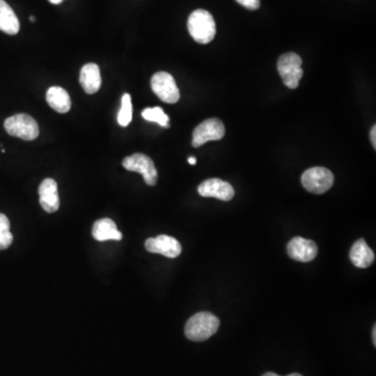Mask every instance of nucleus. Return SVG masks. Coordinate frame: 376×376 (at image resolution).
Returning <instances> with one entry per match:
<instances>
[{"mask_svg": "<svg viewBox=\"0 0 376 376\" xmlns=\"http://www.w3.org/2000/svg\"><path fill=\"white\" fill-rule=\"evenodd\" d=\"M220 320L208 311L195 313L186 325V338L193 342H203L216 334Z\"/></svg>", "mask_w": 376, "mask_h": 376, "instance_id": "obj_1", "label": "nucleus"}, {"mask_svg": "<svg viewBox=\"0 0 376 376\" xmlns=\"http://www.w3.org/2000/svg\"><path fill=\"white\" fill-rule=\"evenodd\" d=\"M188 29L193 40L200 44H208L216 37V22L208 11L197 10L191 13Z\"/></svg>", "mask_w": 376, "mask_h": 376, "instance_id": "obj_2", "label": "nucleus"}, {"mask_svg": "<svg viewBox=\"0 0 376 376\" xmlns=\"http://www.w3.org/2000/svg\"><path fill=\"white\" fill-rule=\"evenodd\" d=\"M4 129L11 136L18 137L23 141H35L39 136L37 122L29 114H16L6 118Z\"/></svg>", "mask_w": 376, "mask_h": 376, "instance_id": "obj_3", "label": "nucleus"}, {"mask_svg": "<svg viewBox=\"0 0 376 376\" xmlns=\"http://www.w3.org/2000/svg\"><path fill=\"white\" fill-rule=\"evenodd\" d=\"M334 174L326 167H311L303 173L301 183L303 188L315 195H322L334 186Z\"/></svg>", "mask_w": 376, "mask_h": 376, "instance_id": "obj_4", "label": "nucleus"}, {"mask_svg": "<svg viewBox=\"0 0 376 376\" xmlns=\"http://www.w3.org/2000/svg\"><path fill=\"white\" fill-rule=\"evenodd\" d=\"M302 59L295 53H287L281 56L277 62V70L283 83L290 89H296L303 77Z\"/></svg>", "mask_w": 376, "mask_h": 376, "instance_id": "obj_5", "label": "nucleus"}, {"mask_svg": "<svg viewBox=\"0 0 376 376\" xmlns=\"http://www.w3.org/2000/svg\"><path fill=\"white\" fill-rule=\"evenodd\" d=\"M153 92L167 104H175L180 100V91L173 75L167 72H157L150 79Z\"/></svg>", "mask_w": 376, "mask_h": 376, "instance_id": "obj_6", "label": "nucleus"}, {"mask_svg": "<svg viewBox=\"0 0 376 376\" xmlns=\"http://www.w3.org/2000/svg\"><path fill=\"white\" fill-rule=\"evenodd\" d=\"M122 167L127 171L141 174L148 186H156L158 173L152 159L147 155L136 153L132 156L126 157L122 161Z\"/></svg>", "mask_w": 376, "mask_h": 376, "instance_id": "obj_7", "label": "nucleus"}, {"mask_svg": "<svg viewBox=\"0 0 376 376\" xmlns=\"http://www.w3.org/2000/svg\"><path fill=\"white\" fill-rule=\"evenodd\" d=\"M225 136L224 124L219 118H209L201 122L193 133V148H200L208 141H220Z\"/></svg>", "mask_w": 376, "mask_h": 376, "instance_id": "obj_8", "label": "nucleus"}, {"mask_svg": "<svg viewBox=\"0 0 376 376\" xmlns=\"http://www.w3.org/2000/svg\"><path fill=\"white\" fill-rule=\"evenodd\" d=\"M145 246L149 252L163 255L167 259H176L182 252L180 242L173 236L164 235V234L145 240Z\"/></svg>", "mask_w": 376, "mask_h": 376, "instance_id": "obj_9", "label": "nucleus"}, {"mask_svg": "<svg viewBox=\"0 0 376 376\" xmlns=\"http://www.w3.org/2000/svg\"><path fill=\"white\" fill-rule=\"evenodd\" d=\"M287 254L294 261H301V263H309L313 261L318 254V246L313 240H306V238H294L287 244Z\"/></svg>", "mask_w": 376, "mask_h": 376, "instance_id": "obj_10", "label": "nucleus"}, {"mask_svg": "<svg viewBox=\"0 0 376 376\" xmlns=\"http://www.w3.org/2000/svg\"><path fill=\"white\" fill-rule=\"evenodd\" d=\"M199 195L204 197H216L221 201H230L234 197V188L231 184L221 179H208L200 184Z\"/></svg>", "mask_w": 376, "mask_h": 376, "instance_id": "obj_11", "label": "nucleus"}, {"mask_svg": "<svg viewBox=\"0 0 376 376\" xmlns=\"http://www.w3.org/2000/svg\"><path fill=\"white\" fill-rule=\"evenodd\" d=\"M40 204L43 209L48 214H53L60 207L59 193H58L57 182L51 178L43 180L39 186Z\"/></svg>", "mask_w": 376, "mask_h": 376, "instance_id": "obj_12", "label": "nucleus"}, {"mask_svg": "<svg viewBox=\"0 0 376 376\" xmlns=\"http://www.w3.org/2000/svg\"><path fill=\"white\" fill-rule=\"evenodd\" d=\"M79 84L86 93H96L102 85L100 67L94 63L84 65L79 72Z\"/></svg>", "mask_w": 376, "mask_h": 376, "instance_id": "obj_13", "label": "nucleus"}, {"mask_svg": "<svg viewBox=\"0 0 376 376\" xmlns=\"http://www.w3.org/2000/svg\"><path fill=\"white\" fill-rule=\"evenodd\" d=\"M350 261L360 268H367L375 263V255L364 238L356 240L350 250Z\"/></svg>", "mask_w": 376, "mask_h": 376, "instance_id": "obj_14", "label": "nucleus"}, {"mask_svg": "<svg viewBox=\"0 0 376 376\" xmlns=\"http://www.w3.org/2000/svg\"><path fill=\"white\" fill-rule=\"evenodd\" d=\"M92 235L98 242L122 240V232L118 231L115 223L111 219H101L92 227Z\"/></svg>", "mask_w": 376, "mask_h": 376, "instance_id": "obj_15", "label": "nucleus"}, {"mask_svg": "<svg viewBox=\"0 0 376 376\" xmlns=\"http://www.w3.org/2000/svg\"><path fill=\"white\" fill-rule=\"evenodd\" d=\"M46 101L49 107L59 113H67L72 108L70 94L65 89L58 86L47 90Z\"/></svg>", "mask_w": 376, "mask_h": 376, "instance_id": "obj_16", "label": "nucleus"}, {"mask_svg": "<svg viewBox=\"0 0 376 376\" xmlns=\"http://www.w3.org/2000/svg\"><path fill=\"white\" fill-rule=\"evenodd\" d=\"M20 23L13 8L4 0H0V31L8 35H17Z\"/></svg>", "mask_w": 376, "mask_h": 376, "instance_id": "obj_17", "label": "nucleus"}, {"mask_svg": "<svg viewBox=\"0 0 376 376\" xmlns=\"http://www.w3.org/2000/svg\"><path fill=\"white\" fill-rule=\"evenodd\" d=\"M133 107L132 98L129 93H124L122 98V107L118 112V124L122 127H128L132 122Z\"/></svg>", "mask_w": 376, "mask_h": 376, "instance_id": "obj_18", "label": "nucleus"}, {"mask_svg": "<svg viewBox=\"0 0 376 376\" xmlns=\"http://www.w3.org/2000/svg\"><path fill=\"white\" fill-rule=\"evenodd\" d=\"M143 117L145 120L150 122H157L163 128L169 129V117L164 113V111L160 107H155V108H147L143 111Z\"/></svg>", "mask_w": 376, "mask_h": 376, "instance_id": "obj_19", "label": "nucleus"}, {"mask_svg": "<svg viewBox=\"0 0 376 376\" xmlns=\"http://www.w3.org/2000/svg\"><path fill=\"white\" fill-rule=\"evenodd\" d=\"M13 235L10 231V221L0 214V250H6L12 245Z\"/></svg>", "mask_w": 376, "mask_h": 376, "instance_id": "obj_20", "label": "nucleus"}, {"mask_svg": "<svg viewBox=\"0 0 376 376\" xmlns=\"http://www.w3.org/2000/svg\"><path fill=\"white\" fill-rule=\"evenodd\" d=\"M240 6L248 10L255 11L261 6V0H236Z\"/></svg>", "mask_w": 376, "mask_h": 376, "instance_id": "obj_21", "label": "nucleus"}, {"mask_svg": "<svg viewBox=\"0 0 376 376\" xmlns=\"http://www.w3.org/2000/svg\"><path fill=\"white\" fill-rule=\"evenodd\" d=\"M370 141L371 145H372L373 148L376 149V126H373V128L371 129Z\"/></svg>", "mask_w": 376, "mask_h": 376, "instance_id": "obj_22", "label": "nucleus"}, {"mask_svg": "<svg viewBox=\"0 0 376 376\" xmlns=\"http://www.w3.org/2000/svg\"><path fill=\"white\" fill-rule=\"evenodd\" d=\"M188 163L189 164L195 165V163H197V159H195V157H189Z\"/></svg>", "mask_w": 376, "mask_h": 376, "instance_id": "obj_23", "label": "nucleus"}, {"mask_svg": "<svg viewBox=\"0 0 376 376\" xmlns=\"http://www.w3.org/2000/svg\"><path fill=\"white\" fill-rule=\"evenodd\" d=\"M372 339H373V344H375V346H376V326H375V328H373Z\"/></svg>", "mask_w": 376, "mask_h": 376, "instance_id": "obj_24", "label": "nucleus"}, {"mask_svg": "<svg viewBox=\"0 0 376 376\" xmlns=\"http://www.w3.org/2000/svg\"><path fill=\"white\" fill-rule=\"evenodd\" d=\"M48 1L53 4H62V2H63V0H48Z\"/></svg>", "mask_w": 376, "mask_h": 376, "instance_id": "obj_25", "label": "nucleus"}, {"mask_svg": "<svg viewBox=\"0 0 376 376\" xmlns=\"http://www.w3.org/2000/svg\"><path fill=\"white\" fill-rule=\"evenodd\" d=\"M263 376H279V375H276V373H274V372H268V373H266V375H264Z\"/></svg>", "mask_w": 376, "mask_h": 376, "instance_id": "obj_26", "label": "nucleus"}, {"mask_svg": "<svg viewBox=\"0 0 376 376\" xmlns=\"http://www.w3.org/2000/svg\"><path fill=\"white\" fill-rule=\"evenodd\" d=\"M30 20H31L32 22H35L36 18L34 16H31V17H30Z\"/></svg>", "mask_w": 376, "mask_h": 376, "instance_id": "obj_27", "label": "nucleus"}, {"mask_svg": "<svg viewBox=\"0 0 376 376\" xmlns=\"http://www.w3.org/2000/svg\"><path fill=\"white\" fill-rule=\"evenodd\" d=\"M287 376H303V375H299V373H292V375H290Z\"/></svg>", "mask_w": 376, "mask_h": 376, "instance_id": "obj_28", "label": "nucleus"}]
</instances>
